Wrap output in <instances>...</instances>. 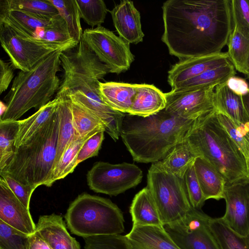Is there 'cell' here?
Listing matches in <instances>:
<instances>
[{
	"label": "cell",
	"instance_id": "cell-1",
	"mask_svg": "<svg viewBox=\"0 0 249 249\" xmlns=\"http://www.w3.org/2000/svg\"><path fill=\"white\" fill-rule=\"evenodd\" d=\"M162 41L180 60L220 53L232 28L230 0H168Z\"/></svg>",
	"mask_w": 249,
	"mask_h": 249
},
{
	"label": "cell",
	"instance_id": "cell-2",
	"mask_svg": "<svg viewBox=\"0 0 249 249\" xmlns=\"http://www.w3.org/2000/svg\"><path fill=\"white\" fill-rule=\"evenodd\" d=\"M203 116L185 119L165 109L146 117L126 114L120 136L133 160L153 163L162 160L173 147L186 139Z\"/></svg>",
	"mask_w": 249,
	"mask_h": 249
},
{
	"label": "cell",
	"instance_id": "cell-3",
	"mask_svg": "<svg viewBox=\"0 0 249 249\" xmlns=\"http://www.w3.org/2000/svg\"><path fill=\"white\" fill-rule=\"evenodd\" d=\"M61 65L63 80L57 92H63L70 99L104 120L112 112V108L102 98L100 80L109 72L89 46L81 40L73 48L62 52Z\"/></svg>",
	"mask_w": 249,
	"mask_h": 249
},
{
	"label": "cell",
	"instance_id": "cell-4",
	"mask_svg": "<svg viewBox=\"0 0 249 249\" xmlns=\"http://www.w3.org/2000/svg\"><path fill=\"white\" fill-rule=\"evenodd\" d=\"M58 108V107H57ZM58 109L34 136L15 147L5 173L20 183L37 187H51L57 151L59 128Z\"/></svg>",
	"mask_w": 249,
	"mask_h": 249
},
{
	"label": "cell",
	"instance_id": "cell-5",
	"mask_svg": "<svg viewBox=\"0 0 249 249\" xmlns=\"http://www.w3.org/2000/svg\"><path fill=\"white\" fill-rule=\"evenodd\" d=\"M63 51L50 53L29 71H20L4 98L6 109L0 121H18L30 109L38 110L51 101L60 85L57 73Z\"/></svg>",
	"mask_w": 249,
	"mask_h": 249
},
{
	"label": "cell",
	"instance_id": "cell-6",
	"mask_svg": "<svg viewBox=\"0 0 249 249\" xmlns=\"http://www.w3.org/2000/svg\"><path fill=\"white\" fill-rule=\"evenodd\" d=\"M187 140L199 156L222 175L226 185L249 179L245 159L220 124L215 110L200 119Z\"/></svg>",
	"mask_w": 249,
	"mask_h": 249
},
{
	"label": "cell",
	"instance_id": "cell-7",
	"mask_svg": "<svg viewBox=\"0 0 249 249\" xmlns=\"http://www.w3.org/2000/svg\"><path fill=\"white\" fill-rule=\"evenodd\" d=\"M65 218L71 232L83 238L121 234L124 231L123 213L115 203L86 193L71 203Z\"/></svg>",
	"mask_w": 249,
	"mask_h": 249
},
{
	"label": "cell",
	"instance_id": "cell-8",
	"mask_svg": "<svg viewBox=\"0 0 249 249\" xmlns=\"http://www.w3.org/2000/svg\"><path fill=\"white\" fill-rule=\"evenodd\" d=\"M150 191L163 225L182 219L191 208L183 179L153 163L147 173Z\"/></svg>",
	"mask_w": 249,
	"mask_h": 249
},
{
	"label": "cell",
	"instance_id": "cell-9",
	"mask_svg": "<svg viewBox=\"0 0 249 249\" xmlns=\"http://www.w3.org/2000/svg\"><path fill=\"white\" fill-rule=\"evenodd\" d=\"M1 45L14 69L28 71L50 53L73 48L75 41L58 44H45L25 39L9 26L0 24Z\"/></svg>",
	"mask_w": 249,
	"mask_h": 249
},
{
	"label": "cell",
	"instance_id": "cell-10",
	"mask_svg": "<svg viewBox=\"0 0 249 249\" xmlns=\"http://www.w3.org/2000/svg\"><path fill=\"white\" fill-rule=\"evenodd\" d=\"M81 39L107 66L109 72L125 71L134 60L129 44L103 26L85 30Z\"/></svg>",
	"mask_w": 249,
	"mask_h": 249
},
{
	"label": "cell",
	"instance_id": "cell-11",
	"mask_svg": "<svg viewBox=\"0 0 249 249\" xmlns=\"http://www.w3.org/2000/svg\"><path fill=\"white\" fill-rule=\"evenodd\" d=\"M142 171L133 163H95L87 174L88 185L93 191L116 196L138 185Z\"/></svg>",
	"mask_w": 249,
	"mask_h": 249
},
{
	"label": "cell",
	"instance_id": "cell-12",
	"mask_svg": "<svg viewBox=\"0 0 249 249\" xmlns=\"http://www.w3.org/2000/svg\"><path fill=\"white\" fill-rule=\"evenodd\" d=\"M210 218L191 206L182 219L164 228L181 249H221L210 228Z\"/></svg>",
	"mask_w": 249,
	"mask_h": 249
},
{
	"label": "cell",
	"instance_id": "cell-13",
	"mask_svg": "<svg viewBox=\"0 0 249 249\" xmlns=\"http://www.w3.org/2000/svg\"><path fill=\"white\" fill-rule=\"evenodd\" d=\"M215 87L177 90L165 93V110L185 119H196L215 110L214 94Z\"/></svg>",
	"mask_w": 249,
	"mask_h": 249
},
{
	"label": "cell",
	"instance_id": "cell-14",
	"mask_svg": "<svg viewBox=\"0 0 249 249\" xmlns=\"http://www.w3.org/2000/svg\"><path fill=\"white\" fill-rule=\"evenodd\" d=\"M224 199L226 207L222 219L234 231L247 236L249 234V179L226 185Z\"/></svg>",
	"mask_w": 249,
	"mask_h": 249
},
{
	"label": "cell",
	"instance_id": "cell-15",
	"mask_svg": "<svg viewBox=\"0 0 249 249\" xmlns=\"http://www.w3.org/2000/svg\"><path fill=\"white\" fill-rule=\"evenodd\" d=\"M0 220L29 235L36 231L29 209L27 208L0 177Z\"/></svg>",
	"mask_w": 249,
	"mask_h": 249
},
{
	"label": "cell",
	"instance_id": "cell-16",
	"mask_svg": "<svg viewBox=\"0 0 249 249\" xmlns=\"http://www.w3.org/2000/svg\"><path fill=\"white\" fill-rule=\"evenodd\" d=\"M227 52L180 60L168 71L167 81L172 89L210 69L229 63Z\"/></svg>",
	"mask_w": 249,
	"mask_h": 249
},
{
	"label": "cell",
	"instance_id": "cell-17",
	"mask_svg": "<svg viewBox=\"0 0 249 249\" xmlns=\"http://www.w3.org/2000/svg\"><path fill=\"white\" fill-rule=\"evenodd\" d=\"M62 19L60 15L52 18H43L24 12L0 6V24L9 26L21 37L35 41L38 33Z\"/></svg>",
	"mask_w": 249,
	"mask_h": 249
},
{
	"label": "cell",
	"instance_id": "cell-18",
	"mask_svg": "<svg viewBox=\"0 0 249 249\" xmlns=\"http://www.w3.org/2000/svg\"><path fill=\"white\" fill-rule=\"evenodd\" d=\"M110 12L114 27L119 37L130 44H138L143 40L141 16L134 3L121 0Z\"/></svg>",
	"mask_w": 249,
	"mask_h": 249
},
{
	"label": "cell",
	"instance_id": "cell-19",
	"mask_svg": "<svg viewBox=\"0 0 249 249\" xmlns=\"http://www.w3.org/2000/svg\"><path fill=\"white\" fill-rule=\"evenodd\" d=\"M36 231L52 249H80V244L68 232L61 215L53 213L40 216Z\"/></svg>",
	"mask_w": 249,
	"mask_h": 249
},
{
	"label": "cell",
	"instance_id": "cell-20",
	"mask_svg": "<svg viewBox=\"0 0 249 249\" xmlns=\"http://www.w3.org/2000/svg\"><path fill=\"white\" fill-rule=\"evenodd\" d=\"M124 235L133 249H181L164 226H132Z\"/></svg>",
	"mask_w": 249,
	"mask_h": 249
},
{
	"label": "cell",
	"instance_id": "cell-21",
	"mask_svg": "<svg viewBox=\"0 0 249 249\" xmlns=\"http://www.w3.org/2000/svg\"><path fill=\"white\" fill-rule=\"evenodd\" d=\"M165 93L152 85L137 84L136 93L128 114L146 117L165 109Z\"/></svg>",
	"mask_w": 249,
	"mask_h": 249
},
{
	"label": "cell",
	"instance_id": "cell-22",
	"mask_svg": "<svg viewBox=\"0 0 249 249\" xmlns=\"http://www.w3.org/2000/svg\"><path fill=\"white\" fill-rule=\"evenodd\" d=\"M227 45L230 62L235 70L246 75L249 67V31L233 19Z\"/></svg>",
	"mask_w": 249,
	"mask_h": 249
},
{
	"label": "cell",
	"instance_id": "cell-23",
	"mask_svg": "<svg viewBox=\"0 0 249 249\" xmlns=\"http://www.w3.org/2000/svg\"><path fill=\"white\" fill-rule=\"evenodd\" d=\"M214 105L215 112L226 115L238 125L249 122L242 96L230 90L226 82L215 87Z\"/></svg>",
	"mask_w": 249,
	"mask_h": 249
},
{
	"label": "cell",
	"instance_id": "cell-24",
	"mask_svg": "<svg viewBox=\"0 0 249 249\" xmlns=\"http://www.w3.org/2000/svg\"><path fill=\"white\" fill-rule=\"evenodd\" d=\"M194 166L205 200L224 198L227 183L222 175L201 157L196 159Z\"/></svg>",
	"mask_w": 249,
	"mask_h": 249
},
{
	"label": "cell",
	"instance_id": "cell-25",
	"mask_svg": "<svg viewBox=\"0 0 249 249\" xmlns=\"http://www.w3.org/2000/svg\"><path fill=\"white\" fill-rule=\"evenodd\" d=\"M129 213L132 226H163L153 198L146 187L135 195Z\"/></svg>",
	"mask_w": 249,
	"mask_h": 249
},
{
	"label": "cell",
	"instance_id": "cell-26",
	"mask_svg": "<svg viewBox=\"0 0 249 249\" xmlns=\"http://www.w3.org/2000/svg\"><path fill=\"white\" fill-rule=\"evenodd\" d=\"M198 157L186 138L173 147L162 160L155 163L166 172L183 179L186 171Z\"/></svg>",
	"mask_w": 249,
	"mask_h": 249
},
{
	"label": "cell",
	"instance_id": "cell-27",
	"mask_svg": "<svg viewBox=\"0 0 249 249\" xmlns=\"http://www.w3.org/2000/svg\"><path fill=\"white\" fill-rule=\"evenodd\" d=\"M137 84L116 82L99 83L103 100L111 108L127 114L136 93Z\"/></svg>",
	"mask_w": 249,
	"mask_h": 249
},
{
	"label": "cell",
	"instance_id": "cell-28",
	"mask_svg": "<svg viewBox=\"0 0 249 249\" xmlns=\"http://www.w3.org/2000/svg\"><path fill=\"white\" fill-rule=\"evenodd\" d=\"M56 96L59 98L57 108L59 122L54 166L71 143L78 138L73 123L71 99L63 92H57Z\"/></svg>",
	"mask_w": 249,
	"mask_h": 249
},
{
	"label": "cell",
	"instance_id": "cell-29",
	"mask_svg": "<svg viewBox=\"0 0 249 249\" xmlns=\"http://www.w3.org/2000/svg\"><path fill=\"white\" fill-rule=\"evenodd\" d=\"M59 98L55 97L26 119L18 120V130L15 147L23 144L37 133L50 120L57 109Z\"/></svg>",
	"mask_w": 249,
	"mask_h": 249
},
{
	"label": "cell",
	"instance_id": "cell-30",
	"mask_svg": "<svg viewBox=\"0 0 249 249\" xmlns=\"http://www.w3.org/2000/svg\"><path fill=\"white\" fill-rule=\"evenodd\" d=\"M235 74L236 70L232 63L230 62L226 65L206 71L172 89L185 90L216 87L226 82Z\"/></svg>",
	"mask_w": 249,
	"mask_h": 249
},
{
	"label": "cell",
	"instance_id": "cell-31",
	"mask_svg": "<svg viewBox=\"0 0 249 249\" xmlns=\"http://www.w3.org/2000/svg\"><path fill=\"white\" fill-rule=\"evenodd\" d=\"M71 103L73 123L78 138L84 139L98 132L106 131L104 123L98 117L79 104L71 100Z\"/></svg>",
	"mask_w": 249,
	"mask_h": 249
},
{
	"label": "cell",
	"instance_id": "cell-32",
	"mask_svg": "<svg viewBox=\"0 0 249 249\" xmlns=\"http://www.w3.org/2000/svg\"><path fill=\"white\" fill-rule=\"evenodd\" d=\"M209 225L221 249H249L248 237L232 230L222 217H211Z\"/></svg>",
	"mask_w": 249,
	"mask_h": 249
},
{
	"label": "cell",
	"instance_id": "cell-33",
	"mask_svg": "<svg viewBox=\"0 0 249 249\" xmlns=\"http://www.w3.org/2000/svg\"><path fill=\"white\" fill-rule=\"evenodd\" d=\"M0 6L43 18H52L59 15L55 7L48 0H1Z\"/></svg>",
	"mask_w": 249,
	"mask_h": 249
},
{
	"label": "cell",
	"instance_id": "cell-34",
	"mask_svg": "<svg viewBox=\"0 0 249 249\" xmlns=\"http://www.w3.org/2000/svg\"><path fill=\"white\" fill-rule=\"evenodd\" d=\"M58 11L65 21L69 33L77 43L81 40L83 34L80 17L75 0H48Z\"/></svg>",
	"mask_w": 249,
	"mask_h": 249
},
{
	"label": "cell",
	"instance_id": "cell-35",
	"mask_svg": "<svg viewBox=\"0 0 249 249\" xmlns=\"http://www.w3.org/2000/svg\"><path fill=\"white\" fill-rule=\"evenodd\" d=\"M90 136L84 139L76 138L71 143L54 166L53 174V182L64 178L73 172L77 166L76 160L78 153L85 141Z\"/></svg>",
	"mask_w": 249,
	"mask_h": 249
},
{
	"label": "cell",
	"instance_id": "cell-36",
	"mask_svg": "<svg viewBox=\"0 0 249 249\" xmlns=\"http://www.w3.org/2000/svg\"><path fill=\"white\" fill-rule=\"evenodd\" d=\"M18 121H0V171L13 156L18 130Z\"/></svg>",
	"mask_w": 249,
	"mask_h": 249
},
{
	"label": "cell",
	"instance_id": "cell-37",
	"mask_svg": "<svg viewBox=\"0 0 249 249\" xmlns=\"http://www.w3.org/2000/svg\"><path fill=\"white\" fill-rule=\"evenodd\" d=\"M80 17L92 27L101 26L104 23L107 9L102 0H75Z\"/></svg>",
	"mask_w": 249,
	"mask_h": 249
},
{
	"label": "cell",
	"instance_id": "cell-38",
	"mask_svg": "<svg viewBox=\"0 0 249 249\" xmlns=\"http://www.w3.org/2000/svg\"><path fill=\"white\" fill-rule=\"evenodd\" d=\"M29 235L0 220V249H29Z\"/></svg>",
	"mask_w": 249,
	"mask_h": 249
},
{
	"label": "cell",
	"instance_id": "cell-39",
	"mask_svg": "<svg viewBox=\"0 0 249 249\" xmlns=\"http://www.w3.org/2000/svg\"><path fill=\"white\" fill-rule=\"evenodd\" d=\"M84 249H133L125 235H99L84 238Z\"/></svg>",
	"mask_w": 249,
	"mask_h": 249
},
{
	"label": "cell",
	"instance_id": "cell-40",
	"mask_svg": "<svg viewBox=\"0 0 249 249\" xmlns=\"http://www.w3.org/2000/svg\"><path fill=\"white\" fill-rule=\"evenodd\" d=\"M183 180L191 205L197 210H201L206 201L198 180L194 164L185 173Z\"/></svg>",
	"mask_w": 249,
	"mask_h": 249
},
{
	"label": "cell",
	"instance_id": "cell-41",
	"mask_svg": "<svg viewBox=\"0 0 249 249\" xmlns=\"http://www.w3.org/2000/svg\"><path fill=\"white\" fill-rule=\"evenodd\" d=\"M215 112L220 124L243 155L247 166L249 161L247 145L244 138L240 132L239 125L226 115L221 113Z\"/></svg>",
	"mask_w": 249,
	"mask_h": 249
},
{
	"label": "cell",
	"instance_id": "cell-42",
	"mask_svg": "<svg viewBox=\"0 0 249 249\" xmlns=\"http://www.w3.org/2000/svg\"><path fill=\"white\" fill-rule=\"evenodd\" d=\"M0 177L4 180L19 201L29 209L31 196L36 187L23 184L2 172H0Z\"/></svg>",
	"mask_w": 249,
	"mask_h": 249
},
{
	"label": "cell",
	"instance_id": "cell-43",
	"mask_svg": "<svg viewBox=\"0 0 249 249\" xmlns=\"http://www.w3.org/2000/svg\"><path fill=\"white\" fill-rule=\"evenodd\" d=\"M104 131L96 133L88 138L82 145L76 160V164L98 155L104 139Z\"/></svg>",
	"mask_w": 249,
	"mask_h": 249
},
{
	"label": "cell",
	"instance_id": "cell-44",
	"mask_svg": "<svg viewBox=\"0 0 249 249\" xmlns=\"http://www.w3.org/2000/svg\"><path fill=\"white\" fill-rule=\"evenodd\" d=\"M232 19L249 31V0H230Z\"/></svg>",
	"mask_w": 249,
	"mask_h": 249
},
{
	"label": "cell",
	"instance_id": "cell-45",
	"mask_svg": "<svg viewBox=\"0 0 249 249\" xmlns=\"http://www.w3.org/2000/svg\"><path fill=\"white\" fill-rule=\"evenodd\" d=\"M13 65L11 63L0 60V93L5 91L11 82L14 74Z\"/></svg>",
	"mask_w": 249,
	"mask_h": 249
},
{
	"label": "cell",
	"instance_id": "cell-46",
	"mask_svg": "<svg viewBox=\"0 0 249 249\" xmlns=\"http://www.w3.org/2000/svg\"><path fill=\"white\" fill-rule=\"evenodd\" d=\"M229 89L236 94L243 96L249 91V85L246 80L242 77L233 76L226 82Z\"/></svg>",
	"mask_w": 249,
	"mask_h": 249
},
{
	"label": "cell",
	"instance_id": "cell-47",
	"mask_svg": "<svg viewBox=\"0 0 249 249\" xmlns=\"http://www.w3.org/2000/svg\"><path fill=\"white\" fill-rule=\"evenodd\" d=\"M29 249H52L48 244L36 231L29 235Z\"/></svg>",
	"mask_w": 249,
	"mask_h": 249
},
{
	"label": "cell",
	"instance_id": "cell-48",
	"mask_svg": "<svg viewBox=\"0 0 249 249\" xmlns=\"http://www.w3.org/2000/svg\"><path fill=\"white\" fill-rule=\"evenodd\" d=\"M239 128L240 132L243 137L244 138L247 145V149L248 152L249 161L247 166L248 172L249 177V122L245 124L239 125Z\"/></svg>",
	"mask_w": 249,
	"mask_h": 249
},
{
	"label": "cell",
	"instance_id": "cell-49",
	"mask_svg": "<svg viewBox=\"0 0 249 249\" xmlns=\"http://www.w3.org/2000/svg\"><path fill=\"white\" fill-rule=\"evenodd\" d=\"M244 105L249 118V91L245 95L242 96Z\"/></svg>",
	"mask_w": 249,
	"mask_h": 249
},
{
	"label": "cell",
	"instance_id": "cell-50",
	"mask_svg": "<svg viewBox=\"0 0 249 249\" xmlns=\"http://www.w3.org/2000/svg\"><path fill=\"white\" fill-rule=\"evenodd\" d=\"M6 109V105L3 104V103L0 102V116H1L5 111Z\"/></svg>",
	"mask_w": 249,
	"mask_h": 249
},
{
	"label": "cell",
	"instance_id": "cell-51",
	"mask_svg": "<svg viewBox=\"0 0 249 249\" xmlns=\"http://www.w3.org/2000/svg\"><path fill=\"white\" fill-rule=\"evenodd\" d=\"M247 78L249 80V67L248 70V73L246 75Z\"/></svg>",
	"mask_w": 249,
	"mask_h": 249
},
{
	"label": "cell",
	"instance_id": "cell-52",
	"mask_svg": "<svg viewBox=\"0 0 249 249\" xmlns=\"http://www.w3.org/2000/svg\"><path fill=\"white\" fill-rule=\"evenodd\" d=\"M247 237H248L249 241V234L247 236Z\"/></svg>",
	"mask_w": 249,
	"mask_h": 249
},
{
	"label": "cell",
	"instance_id": "cell-53",
	"mask_svg": "<svg viewBox=\"0 0 249 249\" xmlns=\"http://www.w3.org/2000/svg\"></svg>",
	"mask_w": 249,
	"mask_h": 249
}]
</instances>
